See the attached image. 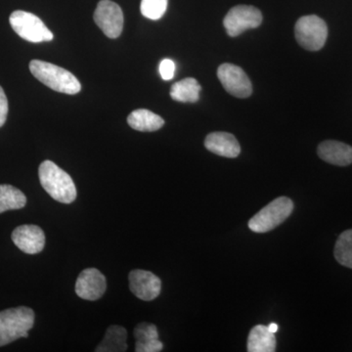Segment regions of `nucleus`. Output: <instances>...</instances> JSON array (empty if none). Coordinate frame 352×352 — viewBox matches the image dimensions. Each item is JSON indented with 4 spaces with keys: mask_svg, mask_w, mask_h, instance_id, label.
Here are the masks:
<instances>
[{
    "mask_svg": "<svg viewBox=\"0 0 352 352\" xmlns=\"http://www.w3.org/2000/svg\"><path fill=\"white\" fill-rule=\"evenodd\" d=\"M160 74L164 80H173L175 76V64L173 60L164 59L160 64Z\"/></svg>",
    "mask_w": 352,
    "mask_h": 352,
    "instance_id": "nucleus-23",
    "label": "nucleus"
},
{
    "mask_svg": "<svg viewBox=\"0 0 352 352\" xmlns=\"http://www.w3.org/2000/svg\"><path fill=\"white\" fill-rule=\"evenodd\" d=\"M201 85L195 78H188L175 82L170 88V97L182 103H195L200 98Z\"/></svg>",
    "mask_w": 352,
    "mask_h": 352,
    "instance_id": "nucleus-19",
    "label": "nucleus"
},
{
    "mask_svg": "<svg viewBox=\"0 0 352 352\" xmlns=\"http://www.w3.org/2000/svg\"><path fill=\"white\" fill-rule=\"evenodd\" d=\"M168 0H142L140 10L144 17L150 20H159L166 13Z\"/></svg>",
    "mask_w": 352,
    "mask_h": 352,
    "instance_id": "nucleus-22",
    "label": "nucleus"
},
{
    "mask_svg": "<svg viewBox=\"0 0 352 352\" xmlns=\"http://www.w3.org/2000/svg\"><path fill=\"white\" fill-rule=\"evenodd\" d=\"M217 76L224 89L232 96L238 98H248L251 96V80L240 67L233 64H222L217 69Z\"/></svg>",
    "mask_w": 352,
    "mask_h": 352,
    "instance_id": "nucleus-9",
    "label": "nucleus"
},
{
    "mask_svg": "<svg viewBox=\"0 0 352 352\" xmlns=\"http://www.w3.org/2000/svg\"><path fill=\"white\" fill-rule=\"evenodd\" d=\"M39 182L51 198L63 204L76 200V188L74 180L66 171L51 161H44L38 168Z\"/></svg>",
    "mask_w": 352,
    "mask_h": 352,
    "instance_id": "nucleus-1",
    "label": "nucleus"
},
{
    "mask_svg": "<svg viewBox=\"0 0 352 352\" xmlns=\"http://www.w3.org/2000/svg\"><path fill=\"white\" fill-rule=\"evenodd\" d=\"M276 351L275 333L270 332L268 326L256 325L252 329L248 338V351L273 352Z\"/></svg>",
    "mask_w": 352,
    "mask_h": 352,
    "instance_id": "nucleus-16",
    "label": "nucleus"
},
{
    "mask_svg": "<svg viewBox=\"0 0 352 352\" xmlns=\"http://www.w3.org/2000/svg\"><path fill=\"white\" fill-rule=\"evenodd\" d=\"M129 279L131 293L145 302H151L161 293V280L150 271L132 270Z\"/></svg>",
    "mask_w": 352,
    "mask_h": 352,
    "instance_id": "nucleus-10",
    "label": "nucleus"
},
{
    "mask_svg": "<svg viewBox=\"0 0 352 352\" xmlns=\"http://www.w3.org/2000/svg\"><path fill=\"white\" fill-rule=\"evenodd\" d=\"M294 210V203L287 197H280L268 204L249 221L252 232H270L283 223Z\"/></svg>",
    "mask_w": 352,
    "mask_h": 352,
    "instance_id": "nucleus-4",
    "label": "nucleus"
},
{
    "mask_svg": "<svg viewBox=\"0 0 352 352\" xmlns=\"http://www.w3.org/2000/svg\"><path fill=\"white\" fill-rule=\"evenodd\" d=\"M317 153L323 161L335 166H346L352 164L351 146L340 141H324L318 146Z\"/></svg>",
    "mask_w": 352,
    "mask_h": 352,
    "instance_id": "nucleus-14",
    "label": "nucleus"
},
{
    "mask_svg": "<svg viewBox=\"0 0 352 352\" xmlns=\"http://www.w3.org/2000/svg\"><path fill=\"white\" fill-rule=\"evenodd\" d=\"M14 32L25 41L38 43L52 41V32L34 14L17 10L9 18Z\"/></svg>",
    "mask_w": 352,
    "mask_h": 352,
    "instance_id": "nucleus-5",
    "label": "nucleus"
},
{
    "mask_svg": "<svg viewBox=\"0 0 352 352\" xmlns=\"http://www.w3.org/2000/svg\"><path fill=\"white\" fill-rule=\"evenodd\" d=\"M107 289V282L103 274L96 268L82 271L76 279V293L85 300H97L103 296Z\"/></svg>",
    "mask_w": 352,
    "mask_h": 352,
    "instance_id": "nucleus-11",
    "label": "nucleus"
},
{
    "mask_svg": "<svg viewBox=\"0 0 352 352\" xmlns=\"http://www.w3.org/2000/svg\"><path fill=\"white\" fill-rule=\"evenodd\" d=\"M8 115V101L3 88L0 87V127L6 124Z\"/></svg>",
    "mask_w": 352,
    "mask_h": 352,
    "instance_id": "nucleus-24",
    "label": "nucleus"
},
{
    "mask_svg": "<svg viewBox=\"0 0 352 352\" xmlns=\"http://www.w3.org/2000/svg\"><path fill=\"white\" fill-rule=\"evenodd\" d=\"M335 258L338 263L352 270V229L339 236L336 243Z\"/></svg>",
    "mask_w": 352,
    "mask_h": 352,
    "instance_id": "nucleus-21",
    "label": "nucleus"
},
{
    "mask_svg": "<svg viewBox=\"0 0 352 352\" xmlns=\"http://www.w3.org/2000/svg\"><path fill=\"white\" fill-rule=\"evenodd\" d=\"M30 69L36 80L54 91L75 95L82 89L80 82L71 72L56 65L41 60H32L30 63Z\"/></svg>",
    "mask_w": 352,
    "mask_h": 352,
    "instance_id": "nucleus-2",
    "label": "nucleus"
},
{
    "mask_svg": "<svg viewBox=\"0 0 352 352\" xmlns=\"http://www.w3.org/2000/svg\"><path fill=\"white\" fill-rule=\"evenodd\" d=\"M27 204V197L12 185H0V214L7 210H20Z\"/></svg>",
    "mask_w": 352,
    "mask_h": 352,
    "instance_id": "nucleus-20",
    "label": "nucleus"
},
{
    "mask_svg": "<svg viewBox=\"0 0 352 352\" xmlns=\"http://www.w3.org/2000/svg\"><path fill=\"white\" fill-rule=\"evenodd\" d=\"M296 39L302 47L309 51H318L325 45L328 27L318 16H303L296 22Z\"/></svg>",
    "mask_w": 352,
    "mask_h": 352,
    "instance_id": "nucleus-6",
    "label": "nucleus"
},
{
    "mask_svg": "<svg viewBox=\"0 0 352 352\" xmlns=\"http://www.w3.org/2000/svg\"><path fill=\"white\" fill-rule=\"evenodd\" d=\"M205 146L208 151L231 159L239 156L241 152L237 139L227 132H212L208 134L205 140Z\"/></svg>",
    "mask_w": 352,
    "mask_h": 352,
    "instance_id": "nucleus-13",
    "label": "nucleus"
},
{
    "mask_svg": "<svg viewBox=\"0 0 352 352\" xmlns=\"http://www.w3.org/2000/svg\"><path fill=\"white\" fill-rule=\"evenodd\" d=\"M94 21L110 38H118L124 29L122 8L111 0H101L94 12Z\"/></svg>",
    "mask_w": 352,
    "mask_h": 352,
    "instance_id": "nucleus-8",
    "label": "nucleus"
},
{
    "mask_svg": "<svg viewBox=\"0 0 352 352\" xmlns=\"http://www.w3.org/2000/svg\"><path fill=\"white\" fill-rule=\"evenodd\" d=\"M127 332L122 326L113 325L106 331L104 339L100 342L96 352H124L127 351Z\"/></svg>",
    "mask_w": 352,
    "mask_h": 352,
    "instance_id": "nucleus-18",
    "label": "nucleus"
},
{
    "mask_svg": "<svg viewBox=\"0 0 352 352\" xmlns=\"http://www.w3.org/2000/svg\"><path fill=\"white\" fill-rule=\"evenodd\" d=\"M136 352H159L163 351L164 344L159 340V333L154 324L141 323L134 329Z\"/></svg>",
    "mask_w": 352,
    "mask_h": 352,
    "instance_id": "nucleus-15",
    "label": "nucleus"
},
{
    "mask_svg": "<svg viewBox=\"0 0 352 352\" xmlns=\"http://www.w3.org/2000/svg\"><path fill=\"white\" fill-rule=\"evenodd\" d=\"M263 22V14L258 8L249 6L233 7L224 18L223 25L227 34L235 38L245 31L256 29Z\"/></svg>",
    "mask_w": 352,
    "mask_h": 352,
    "instance_id": "nucleus-7",
    "label": "nucleus"
},
{
    "mask_svg": "<svg viewBox=\"0 0 352 352\" xmlns=\"http://www.w3.org/2000/svg\"><path fill=\"white\" fill-rule=\"evenodd\" d=\"M268 329H270V332L277 333L278 331V325L276 323H271L270 326H268Z\"/></svg>",
    "mask_w": 352,
    "mask_h": 352,
    "instance_id": "nucleus-25",
    "label": "nucleus"
},
{
    "mask_svg": "<svg viewBox=\"0 0 352 352\" xmlns=\"http://www.w3.org/2000/svg\"><path fill=\"white\" fill-rule=\"evenodd\" d=\"M34 324V312L32 308L19 307L0 311V346L29 337Z\"/></svg>",
    "mask_w": 352,
    "mask_h": 352,
    "instance_id": "nucleus-3",
    "label": "nucleus"
},
{
    "mask_svg": "<svg viewBox=\"0 0 352 352\" xmlns=\"http://www.w3.org/2000/svg\"><path fill=\"white\" fill-rule=\"evenodd\" d=\"M127 124L138 131L152 132L159 131L164 124L163 118L146 109L133 111L127 118Z\"/></svg>",
    "mask_w": 352,
    "mask_h": 352,
    "instance_id": "nucleus-17",
    "label": "nucleus"
},
{
    "mask_svg": "<svg viewBox=\"0 0 352 352\" xmlns=\"http://www.w3.org/2000/svg\"><path fill=\"white\" fill-rule=\"evenodd\" d=\"M12 241L25 254H36L43 251L45 235L41 227L27 224L17 227L13 231Z\"/></svg>",
    "mask_w": 352,
    "mask_h": 352,
    "instance_id": "nucleus-12",
    "label": "nucleus"
}]
</instances>
